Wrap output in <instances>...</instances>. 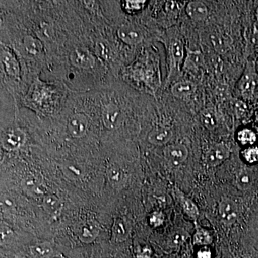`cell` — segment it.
I'll list each match as a JSON object with an SVG mask.
<instances>
[{
	"mask_svg": "<svg viewBox=\"0 0 258 258\" xmlns=\"http://www.w3.org/2000/svg\"><path fill=\"white\" fill-rule=\"evenodd\" d=\"M120 77L132 87L156 96L162 84L160 58L155 47H144L135 60L125 66Z\"/></svg>",
	"mask_w": 258,
	"mask_h": 258,
	"instance_id": "cell-1",
	"label": "cell"
},
{
	"mask_svg": "<svg viewBox=\"0 0 258 258\" xmlns=\"http://www.w3.org/2000/svg\"><path fill=\"white\" fill-rule=\"evenodd\" d=\"M64 91L58 83L35 78L23 99L25 107L38 114L50 115L60 111Z\"/></svg>",
	"mask_w": 258,
	"mask_h": 258,
	"instance_id": "cell-2",
	"label": "cell"
},
{
	"mask_svg": "<svg viewBox=\"0 0 258 258\" xmlns=\"http://www.w3.org/2000/svg\"><path fill=\"white\" fill-rule=\"evenodd\" d=\"M161 42L166 48L167 76L166 84L175 81L183 69L186 51L181 37L174 32H168L162 37Z\"/></svg>",
	"mask_w": 258,
	"mask_h": 258,
	"instance_id": "cell-3",
	"label": "cell"
},
{
	"mask_svg": "<svg viewBox=\"0 0 258 258\" xmlns=\"http://www.w3.org/2000/svg\"><path fill=\"white\" fill-rule=\"evenodd\" d=\"M1 71L2 78L5 84L10 90V93L15 96L17 85L21 82L22 68L20 57L17 55L14 49L6 44H1Z\"/></svg>",
	"mask_w": 258,
	"mask_h": 258,
	"instance_id": "cell-4",
	"label": "cell"
},
{
	"mask_svg": "<svg viewBox=\"0 0 258 258\" xmlns=\"http://www.w3.org/2000/svg\"><path fill=\"white\" fill-rule=\"evenodd\" d=\"M124 110L118 101L112 98H103L101 102V119L107 130L113 131L119 128L124 120Z\"/></svg>",
	"mask_w": 258,
	"mask_h": 258,
	"instance_id": "cell-5",
	"label": "cell"
},
{
	"mask_svg": "<svg viewBox=\"0 0 258 258\" xmlns=\"http://www.w3.org/2000/svg\"><path fill=\"white\" fill-rule=\"evenodd\" d=\"M257 87L258 74L255 63L253 61H249L237 83V93L244 100L250 101L255 97Z\"/></svg>",
	"mask_w": 258,
	"mask_h": 258,
	"instance_id": "cell-6",
	"label": "cell"
},
{
	"mask_svg": "<svg viewBox=\"0 0 258 258\" xmlns=\"http://www.w3.org/2000/svg\"><path fill=\"white\" fill-rule=\"evenodd\" d=\"M69 60L77 71L89 72L96 68L98 59L87 47L76 46L69 52Z\"/></svg>",
	"mask_w": 258,
	"mask_h": 258,
	"instance_id": "cell-7",
	"label": "cell"
},
{
	"mask_svg": "<svg viewBox=\"0 0 258 258\" xmlns=\"http://www.w3.org/2000/svg\"><path fill=\"white\" fill-rule=\"evenodd\" d=\"M117 37L122 43L129 47L139 46L146 39L143 30L137 24L132 23L120 25L117 30Z\"/></svg>",
	"mask_w": 258,
	"mask_h": 258,
	"instance_id": "cell-8",
	"label": "cell"
},
{
	"mask_svg": "<svg viewBox=\"0 0 258 258\" xmlns=\"http://www.w3.org/2000/svg\"><path fill=\"white\" fill-rule=\"evenodd\" d=\"M86 112L75 111L69 115L66 128L71 138L81 139L87 135L90 127L89 117Z\"/></svg>",
	"mask_w": 258,
	"mask_h": 258,
	"instance_id": "cell-9",
	"label": "cell"
},
{
	"mask_svg": "<svg viewBox=\"0 0 258 258\" xmlns=\"http://www.w3.org/2000/svg\"><path fill=\"white\" fill-rule=\"evenodd\" d=\"M18 47L22 53L29 58H42L44 55V45L40 37L30 34L24 35L20 39Z\"/></svg>",
	"mask_w": 258,
	"mask_h": 258,
	"instance_id": "cell-10",
	"label": "cell"
},
{
	"mask_svg": "<svg viewBox=\"0 0 258 258\" xmlns=\"http://www.w3.org/2000/svg\"><path fill=\"white\" fill-rule=\"evenodd\" d=\"M26 140V133L23 129L10 128L2 134L1 146L5 150L14 152L23 147Z\"/></svg>",
	"mask_w": 258,
	"mask_h": 258,
	"instance_id": "cell-11",
	"label": "cell"
},
{
	"mask_svg": "<svg viewBox=\"0 0 258 258\" xmlns=\"http://www.w3.org/2000/svg\"><path fill=\"white\" fill-rule=\"evenodd\" d=\"M230 155V148L224 143H214L208 147L205 160L208 166L215 167L227 160Z\"/></svg>",
	"mask_w": 258,
	"mask_h": 258,
	"instance_id": "cell-12",
	"label": "cell"
},
{
	"mask_svg": "<svg viewBox=\"0 0 258 258\" xmlns=\"http://www.w3.org/2000/svg\"><path fill=\"white\" fill-rule=\"evenodd\" d=\"M163 152L166 161L173 166L181 165L189 156L188 148L181 143L168 144L164 147Z\"/></svg>",
	"mask_w": 258,
	"mask_h": 258,
	"instance_id": "cell-13",
	"label": "cell"
},
{
	"mask_svg": "<svg viewBox=\"0 0 258 258\" xmlns=\"http://www.w3.org/2000/svg\"><path fill=\"white\" fill-rule=\"evenodd\" d=\"M205 57L200 50H186L182 71L195 76H199L205 69Z\"/></svg>",
	"mask_w": 258,
	"mask_h": 258,
	"instance_id": "cell-14",
	"label": "cell"
},
{
	"mask_svg": "<svg viewBox=\"0 0 258 258\" xmlns=\"http://www.w3.org/2000/svg\"><path fill=\"white\" fill-rule=\"evenodd\" d=\"M198 91L196 83L190 80L176 81L171 86V94L180 100H189L192 98Z\"/></svg>",
	"mask_w": 258,
	"mask_h": 258,
	"instance_id": "cell-15",
	"label": "cell"
},
{
	"mask_svg": "<svg viewBox=\"0 0 258 258\" xmlns=\"http://www.w3.org/2000/svg\"><path fill=\"white\" fill-rule=\"evenodd\" d=\"M174 137V132L167 125H158L152 129L148 134L147 140L155 146H166Z\"/></svg>",
	"mask_w": 258,
	"mask_h": 258,
	"instance_id": "cell-16",
	"label": "cell"
},
{
	"mask_svg": "<svg viewBox=\"0 0 258 258\" xmlns=\"http://www.w3.org/2000/svg\"><path fill=\"white\" fill-rule=\"evenodd\" d=\"M219 214L226 225L235 223L239 216V209L237 203L230 199H224L219 205Z\"/></svg>",
	"mask_w": 258,
	"mask_h": 258,
	"instance_id": "cell-17",
	"label": "cell"
},
{
	"mask_svg": "<svg viewBox=\"0 0 258 258\" xmlns=\"http://www.w3.org/2000/svg\"><path fill=\"white\" fill-rule=\"evenodd\" d=\"M21 186L25 192L33 198H44L47 195V189L45 184L36 176H25L22 180Z\"/></svg>",
	"mask_w": 258,
	"mask_h": 258,
	"instance_id": "cell-18",
	"label": "cell"
},
{
	"mask_svg": "<svg viewBox=\"0 0 258 258\" xmlns=\"http://www.w3.org/2000/svg\"><path fill=\"white\" fill-rule=\"evenodd\" d=\"M32 258H64L49 242H40L30 247Z\"/></svg>",
	"mask_w": 258,
	"mask_h": 258,
	"instance_id": "cell-19",
	"label": "cell"
},
{
	"mask_svg": "<svg viewBox=\"0 0 258 258\" xmlns=\"http://www.w3.org/2000/svg\"><path fill=\"white\" fill-rule=\"evenodd\" d=\"M186 13L195 22L205 21L208 18V7L203 1H191L186 5Z\"/></svg>",
	"mask_w": 258,
	"mask_h": 258,
	"instance_id": "cell-20",
	"label": "cell"
},
{
	"mask_svg": "<svg viewBox=\"0 0 258 258\" xmlns=\"http://www.w3.org/2000/svg\"><path fill=\"white\" fill-rule=\"evenodd\" d=\"M99 232V225L96 221L90 220L81 226L79 232V237L83 243L90 244L96 240Z\"/></svg>",
	"mask_w": 258,
	"mask_h": 258,
	"instance_id": "cell-21",
	"label": "cell"
},
{
	"mask_svg": "<svg viewBox=\"0 0 258 258\" xmlns=\"http://www.w3.org/2000/svg\"><path fill=\"white\" fill-rule=\"evenodd\" d=\"M208 40L212 48L219 53H225L230 47V38L223 32H212L209 35Z\"/></svg>",
	"mask_w": 258,
	"mask_h": 258,
	"instance_id": "cell-22",
	"label": "cell"
},
{
	"mask_svg": "<svg viewBox=\"0 0 258 258\" xmlns=\"http://www.w3.org/2000/svg\"><path fill=\"white\" fill-rule=\"evenodd\" d=\"M42 208L50 217L55 219L60 215L62 203L56 195H47L42 199Z\"/></svg>",
	"mask_w": 258,
	"mask_h": 258,
	"instance_id": "cell-23",
	"label": "cell"
},
{
	"mask_svg": "<svg viewBox=\"0 0 258 258\" xmlns=\"http://www.w3.org/2000/svg\"><path fill=\"white\" fill-rule=\"evenodd\" d=\"M129 236L128 224L123 219L117 217L112 226V239L116 242H123Z\"/></svg>",
	"mask_w": 258,
	"mask_h": 258,
	"instance_id": "cell-24",
	"label": "cell"
},
{
	"mask_svg": "<svg viewBox=\"0 0 258 258\" xmlns=\"http://www.w3.org/2000/svg\"><path fill=\"white\" fill-rule=\"evenodd\" d=\"M107 175L113 187L118 189L125 184L126 176L124 171L122 170L119 166L116 165L108 166L107 169Z\"/></svg>",
	"mask_w": 258,
	"mask_h": 258,
	"instance_id": "cell-25",
	"label": "cell"
},
{
	"mask_svg": "<svg viewBox=\"0 0 258 258\" xmlns=\"http://www.w3.org/2000/svg\"><path fill=\"white\" fill-rule=\"evenodd\" d=\"M176 195L181 202V206H182L185 213L191 220H196L200 215V211H199V208L195 202L192 201L191 199L185 197L184 195H182V192L181 193L179 191H177Z\"/></svg>",
	"mask_w": 258,
	"mask_h": 258,
	"instance_id": "cell-26",
	"label": "cell"
},
{
	"mask_svg": "<svg viewBox=\"0 0 258 258\" xmlns=\"http://www.w3.org/2000/svg\"><path fill=\"white\" fill-rule=\"evenodd\" d=\"M201 121L205 128L209 130H215L219 123L216 112L212 109L205 110L201 114Z\"/></svg>",
	"mask_w": 258,
	"mask_h": 258,
	"instance_id": "cell-27",
	"label": "cell"
},
{
	"mask_svg": "<svg viewBox=\"0 0 258 258\" xmlns=\"http://www.w3.org/2000/svg\"><path fill=\"white\" fill-rule=\"evenodd\" d=\"M212 242L211 234L206 229L197 225L196 231L194 235V243L197 245H209Z\"/></svg>",
	"mask_w": 258,
	"mask_h": 258,
	"instance_id": "cell-28",
	"label": "cell"
},
{
	"mask_svg": "<svg viewBox=\"0 0 258 258\" xmlns=\"http://www.w3.org/2000/svg\"><path fill=\"white\" fill-rule=\"evenodd\" d=\"M237 138L242 145H253L257 141V134L252 129L244 128L237 132Z\"/></svg>",
	"mask_w": 258,
	"mask_h": 258,
	"instance_id": "cell-29",
	"label": "cell"
},
{
	"mask_svg": "<svg viewBox=\"0 0 258 258\" xmlns=\"http://www.w3.org/2000/svg\"><path fill=\"white\" fill-rule=\"evenodd\" d=\"M122 6L123 10L128 14L134 15L142 11L147 6V1H132V0H127V1L122 2Z\"/></svg>",
	"mask_w": 258,
	"mask_h": 258,
	"instance_id": "cell-30",
	"label": "cell"
},
{
	"mask_svg": "<svg viewBox=\"0 0 258 258\" xmlns=\"http://www.w3.org/2000/svg\"><path fill=\"white\" fill-rule=\"evenodd\" d=\"M187 238V232L183 230H176L171 235L170 239H169V244H170L171 247H179V246L184 244Z\"/></svg>",
	"mask_w": 258,
	"mask_h": 258,
	"instance_id": "cell-31",
	"label": "cell"
},
{
	"mask_svg": "<svg viewBox=\"0 0 258 258\" xmlns=\"http://www.w3.org/2000/svg\"><path fill=\"white\" fill-rule=\"evenodd\" d=\"M242 156H243L244 160L249 164H254V163L258 162V147L247 148L242 152Z\"/></svg>",
	"mask_w": 258,
	"mask_h": 258,
	"instance_id": "cell-32",
	"label": "cell"
},
{
	"mask_svg": "<svg viewBox=\"0 0 258 258\" xmlns=\"http://www.w3.org/2000/svg\"><path fill=\"white\" fill-rule=\"evenodd\" d=\"M237 183L239 187L242 188V189H247L250 185V175L245 171H241L237 174Z\"/></svg>",
	"mask_w": 258,
	"mask_h": 258,
	"instance_id": "cell-33",
	"label": "cell"
},
{
	"mask_svg": "<svg viewBox=\"0 0 258 258\" xmlns=\"http://www.w3.org/2000/svg\"><path fill=\"white\" fill-rule=\"evenodd\" d=\"M233 111L237 118H241L247 113V106L242 100H236L233 103Z\"/></svg>",
	"mask_w": 258,
	"mask_h": 258,
	"instance_id": "cell-34",
	"label": "cell"
},
{
	"mask_svg": "<svg viewBox=\"0 0 258 258\" xmlns=\"http://www.w3.org/2000/svg\"><path fill=\"white\" fill-rule=\"evenodd\" d=\"M164 216L161 212H155L152 214L149 218V223L154 227H159L164 223Z\"/></svg>",
	"mask_w": 258,
	"mask_h": 258,
	"instance_id": "cell-35",
	"label": "cell"
},
{
	"mask_svg": "<svg viewBox=\"0 0 258 258\" xmlns=\"http://www.w3.org/2000/svg\"><path fill=\"white\" fill-rule=\"evenodd\" d=\"M152 250L149 247H144L137 254V258H151Z\"/></svg>",
	"mask_w": 258,
	"mask_h": 258,
	"instance_id": "cell-36",
	"label": "cell"
},
{
	"mask_svg": "<svg viewBox=\"0 0 258 258\" xmlns=\"http://www.w3.org/2000/svg\"><path fill=\"white\" fill-rule=\"evenodd\" d=\"M198 258H211V252L208 249H202L198 252Z\"/></svg>",
	"mask_w": 258,
	"mask_h": 258,
	"instance_id": "cell-37",
	"label": "cell"
},
{
	"mask_svg": "<svg viewBox=\"0 0 258 258\" xmlns=\"http://www.w3.org/2000/svg\"><path fill=\"white\" fill-rule=\"evenodd\" d=\"M257 23H258V8L257 10Z\"/></svg>",
	"mask_w": 258,
	"mask_h": 258,
	"instance_id": "cell-38",
	"label": "cell"
}]
</instances>
